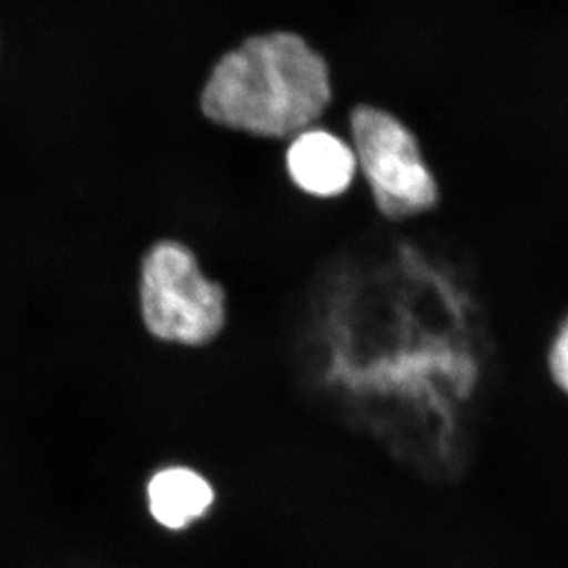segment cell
<instances>
[{
	"label": "cell",
	"mask_w": 568,
	"mask_h": 568,
	"mask_svg": "<svg viewBox=\"0 0 568 568\" xmlns=\"http://www.w3.org/2000/svg\"><path fill=\"white\" fill-rule=\"evenodd\" d=\"M332 100L323 55L301 36L253 37L216 63L201 108L216 125L284 140L312 129Z\"/></svg>",
	"instance_id": "cell-1"
},
{
	"label": "cell",
	"mask_w": 568,
	"mask_h": 568,
	"mask_svg": "<svg viewBox=\"0 0 568 568\" xmlns=\"http://www.w3.org/2000/svg\"><path fill=\"white\" fill-rule=\"evenodd\" d=\"M142 323L160 342L201 347L215 342L226 325V293L201 271L182 242L153 244L141 263Z\"/></svg>",
	"instance_id": "cell-2"
},
{
	"label": "cell",
	"mask_w": 568,
	"mask_h": 568,
	"mask_svg": "<svg viewBox=\"0 0 568 568\" xmlns=\"http://www.w3.org/2000/svg\"><path fill=\"white\" fill-rule=\"evenodd\" d=\"M349 122L355 159L384 216L398 222L437 207L439 185L405 123L369 104L355 108Z\"/></svg>",
	"instance_id": "cell-3"
},
{
	"label": "cell",
	"mask_w": 568,
	"mask_h": 568,
	"mask_svg": "<svg viewBox=\"0 0 568 568\" xmlns=\"http://www.w3.org/2000/svg\"><path fill=\"white\" fill-rule=\"evenodd\" d=\"M284 163L294 185L321 200L346 193L358 170L354 149L336 134L315 126L293 138Z\"/></svg>",
	"instance_id": "cell-4"
},
{
	"label": "cell",
	"mask_w": 568,
	"mask_h": 568,
	"mask_svg": "<svg viewBox=\"0 0 568 568\" xmlns=\"http://www.w3.org/2000/svg\"><path fill=\"white\" fill-rule=\"evenodd\" d=\"M213 503V491L205 478L194 470L171 467L152 478L149 504L156 521L181 529L203 517Z\"/></svg>",
	"instance_id": "cell-5"
},
{
	"label": "cell",
	"mask_w": 568,
	"mask_h": 568,
	"mask_svg": "<svg viewBox=\"0 0 568 568\" xmlns=\"http://www.w3.org/2000/svg\"><path fill=\"white\" fill-rule=\"evenodd\" d=\"M549 376L560 392L568 395V316L559 325L547 358Z\"/></svg>",
	"instance_id": "cell-6"
}]
</instances>
